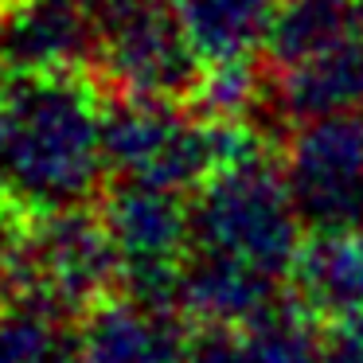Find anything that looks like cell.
I'll return each instance as SVG.
<instances>
[{"label":"cell","instance_id":"13","mask_svg":"<svg viewBox=\"0 0 363 363\" xmlns=\"http://www.w3.org/2000/svg\"><path fill=\"white\" fill-rule=\"evenodd\" d=\"M188 363H254L242 328L230 324H191Z\"/></svg>","mask_w":363,"mask_h":363},{"label":"cell","instance_id":"9","mask_svg":"<svg viewBox=\"0 0 363 363\" xmlns=\"http://www.w3.org/2000/svg\"><path fill=\"white\" fill-rule=\"evenodd\" d=\"M347 110H363V32L266 74V121L277 118L281 133L297 121Z\"/></svg>","mask_w":363,"mask_h":363},{"label":"cell","instance_id":"14","mask_svg":"<svg viewBox=\"0 0 363 363\" xmlns=\"http://www.w3.org/2000/svg\"><path fill=\"white\" fill-rule=\"evenodd\" d=\"M324 355L328 363H363V313L324 320Z\"/></svg>","mask_w":363,"mask_h":363},{"label":"cell","instance_id":"3","mask_svg":"<svg viewBox=\"0 0 363 363\" xmlns=\"http://www.w3.org/2000/svg\"><path fill=\"white\" fill-rule=\"evenodd\" d=\"M191 250L227 254L266 274L289 277L305 223L285 184L277 145H258L188 196Z\"/></svg>","mask_w":363,"mask_h":363},{"label":"cell","instance_id":"7","mask_svg":"<svg viewBox=\"0 0 363 363\" xmlns=\"http://www.w3.org/2000/svg\"><path fill=\"white\" fill-rule=\"evenodd\" d=\"M82 359L86 363H188L191 320L176 305L141 301L133 293L94 305L79 324Z\"/></svg>","mask_w":363,"mask_h":363},{"label":"cell","instance_id":"16","mask_svg":"<svg viewBox=\"0 0 363 363\" xmlns=\"http://www.w3.org/2000/svg\"><path fill=\"white\" fill-rule=\"evenodd\" d=\"M359 9H363V0H359Z\"/></svg>","mask_w":363,"mask_h":363},{"label":"cell","instance_id":"2","mask_svg":"<svg viewBox=\"0 0 363 363\" xmlns=\"http://www.w3.org/2000/svg\"><path fill=\"white\" fill-rule=\"evenodd\" d=\"M258 145L277 141L254 121L211 118L191 102L106 94L110 180H137L191 196L219 168Z\"/></svg>","mask_w":363,"mask_h":363},{"label":"cell","instance_id":"5","mask_svg":"<svg viewBox=\"0 0 363 363\" xmlns=\"http://www.w3.org/2000/svg\"><path fill=\"white\" fill-rule=\"evenodd\" d=\"M277 157L305 235L363 227V110L297 121L281 133Z\"/></svg>","mask_w":363,"mask_h":363},{"label":"cell","instance_id":"4","mask_svg":"<svg viewBox=\"0 0 363 363\" xmlns=\"http://www.w3.org/2000/svg\"><path fill=\"white\" fill-rule=\"evenodd\" d=\"M94 55L90 74L106 94L191 102L203 59L168 0H90Z\"/></svg>","mask_w":363,"mask_h":363},{"label":"cell","instance_id":"10","mask_svg":"<svg viewBox=\"0 0 363 363\" xmlns=\"http://www.w3.org/2000/svg\"><path fill=\"white\" fill-rule=\"evenodd\" d=\"M289 293V277L266 274L227 254L191 250L180 277L176 308L191 324H230L242 328Z\"/></svg>","mask_w":363,"mask_h":363},{"label":"cell","instance_id":"11","mask_svg":"<svg viewBox=\"0 0 363 363\" xmlns=\"http://www.w3.org/2000/svg\"><path fill=\"white\" fill-rule=\"evenodd\" d=\"M289 285L320 320L363 313V227L308 230Z\"/></svg>","mask_w":363,"mask_h":363},{"label":"cell","instance_id":"8","mask_svg":"<svg viewBox=\"0 0 363 363\" xmlns=\"http://www.w3.org/2000/svg\"><path fill=\"white\" fill-rule=\"evenodd\" d=\"M94 16L90 0H16L0 12V67L24 71H90Z\"/></svg>","mask_w":363,"mask_h":363},{"label":"cell","instance_id":"6","mask_svg":"<svg viewBox=\"0 0 363 363\" xmlns=\"http://www.w3.org/2000/svg\"><path fill=\"white\" fill-rule=\"evenodd\" d=\"M98 207L121 254L125 293L157 305H176L184 266L191 258L188 196L137 180H110L98 196Z\"/></svg>","mask_w":363,"mask_h":363},{"label":"cell","instance_id":"15","mask_svg":"<svg viewBox=\"0 0 363 363\" xmlns=\"http://www.w3.org/2000/svg\"><path fill=\"white\" fill-rule=\"evenodd\" d=\"M12 4H16V0H0V12H4V9H12Z\"/></svg>","mask_w":363,"mask_h":363},{"label":"cell","instance_id":"12","mask_svg":"<svg viewBox=\"0 0 363 363\" xmlns=\"http://www.w3.org/2000/svg\"><path fill=\"white\" fill-rule=\"evenodd\" d=\"M363 32L359 0H277L274 24L262 51V71L274 74L340 40Z\"/></svg>","mask_w":363,"mask_h":363},{"label":"cell","instance_id":"1","mask_svg":"<svg viewBox=\"0 0 363 363\" xmlns=\"http://www.w3.org/2000/svg\"><path fill=\"white\" fill-rule=\"evenodd\" d=\"M0 113V191L32 211L94 203L106 191V90L90 71H4Z\"/></svg>","mask_w":363,"mask_h":363}]
</instances>
